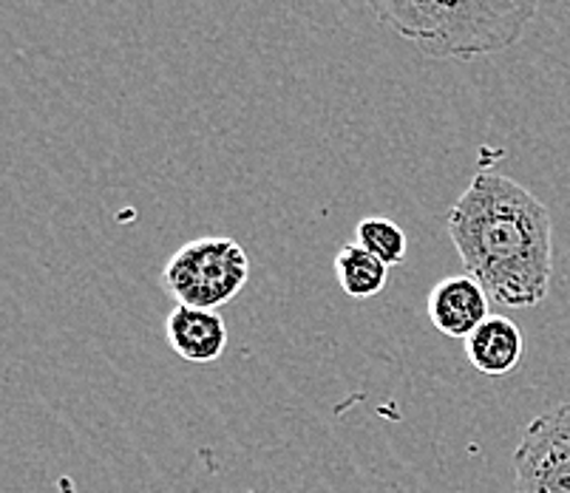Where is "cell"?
I'll use <instances>...</instances> for the list:
<instances>
[{"label": "cell", "mask_w": 570, "mask_h": 493, "mask_svg": "<svg viewBox=\"0 0 570 493\" xmlns=\"http://www.w3.org/2000/svg\"><path fill=\"white\" fill-rule=\"evenodd\" d=\"M445 227L465 273L483 284L491 304L525 309L548 298L551 213L520 181L483 165L452 205Z\"/></svg>", "instance_id": "1"}, {"label": "cell", "mask_w": 570, "mask_h": 493, "mask_svg": "<svg viewBox=\"0 0 570 493\" xmlns=\"http://www.w3.org/2000/svg\"><path fill=\"white\" fill-rule=\"evenodd\" d=\"M377 23L432 60H474L525 34L537 7L520 0H366Z\"/></svg>", "instance_id": "2"}, {"label": "cell", "mask_w": 570, "mask_h": 493, "mask_svg": "<svg viewBox=\"0 0 570 493\" xmlns=\"http://www.w3.org/2000/svg\"><path fill=\"white\" fill-rule=\"evenodd\" d=\"M250 278V258L230 236H202L183 244L163 269V287L176 304L219 309L230 304Z\"/></svg>", "instance_id": "3"}, {"label": "cell", "mask_w": 570, "mask_h": 493, "mask_svg": "<svg viewBox=\"0 0 570 493\" xmlns=\"http://www.w3.org/2000/svg\"><path fill=\"white\" fill-rule=\"evenodd\" d=\"M517 493H570V403L542 412L514 451Z\"/></svg>", "instance_id": "4"}, {"label": "cell", "mask_w": 570, "mask_h": 493, "mask_svg": "<svg viewBox=\"0 0 570 493\" xmlns=\"http://www.w3.org/2000/svg\"><path fill=\"white\" fill-rule=\"evenodd\" d=\"M489 304V293L474 275H449L429 293L426 313L440 335L465 341L476 326H483L491 318Z\"/></svg>", "instance_id": "5"}, {"label": "cell", "mask_w": 570, "mask_h": 493, "mask_svg": "<svg viewBox=\"0 0 570 493\" xmlns=\"http://www.w3.org/2000/svg\"><path fill=\"white\" fill-rule=\"evenodd\" d=\"M165 335L170 349L188 363H214L225 355L227 326L216 309L176 304L165 321Z\"/></svg>", "instance_id": "6"}, {"label": "cell", "mask_w": 570, "mask_h": 493, "mask_svg": "<svg viewBox=\"0 0 570 493\" xmlns=\"http://www.w3.org/2000/svg\"><path fill=\"white\" fill-rule=\"evenodd\" d=\"M525 355V335L505 315H491L483 326H476L465 337V357L480 375H511Z\"/></svg>", "instance_id": "7"}, {"label": "cell", "mask_w": 570, "mask_h": 493, "mask_svg": "<svg viewBox=\"0 0 570 493\" xmlns=\"http://www.w3.org/2000/svg\"><path fill=\"white\" fill-rule=\"evenodd\" d=\"M335 278L350 298L366 300L383 293L389 282V267L366 253L361 244H346L335 256Z\"/></svg>", "instance_id": "8"}, {"label": "cell", "mask_w": 570, "mask_h": 493, "mask_svg": "<svg viewBox=\"0 0 570 493\" xmlns=\"http://www.w3.org/2000/svg\"><path fill=\"white\" fill-rule=\"evenodd\" d=\"M355 244H361L366 253L381 258L386 267H397L403 264L409 250V238L401 225L383 216H370V219L357 221L355 227Z\"/></svg>", "instance_id": "9"}, {"label": "cell", "mask_w": 570, "mask_h": 493, "mask_svg": "<svg viewBox=\"0 0 570 493\" xmlns=\"http://www.w3.org/2000/svg\"><path fill=\"white\" fill-rule=\"evenodd\" d=\"M520 3H531V7H539V0H520Z\"/></svg>", "instance_id": "10"}]
</instances>
